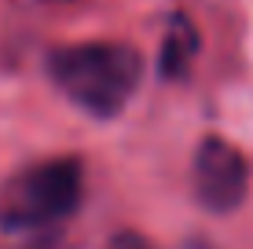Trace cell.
Segmentation results:
<instances>
[{
  "instance_id": "obj_1",
  "label": "cell",
  "mask_w": 253,
  "mask_h": 249,
  "mask_svg": "<svg viewBox=\"0 0 253 249\" xmlns=\"http://www.w3.org/2000/svg\"><path fill=\"white\" fill-rule=\"evenodd\" d=\"M51 77L81 110L114 117L125 110L143 77V55L118 40H88L51 51Z\"/></svg>"
},
{
  "instance_id": "obj_4",
  "label": "cell",
  "mask_w": 253,
  "mask_h": 249,
  "mask_svg": "<svg viewBox=\"0 0 253 249\" xmlns=\"http://www.w3.org/2000/svg\"><path fill=\"white\" fill-rule=\"evenodd\" d=\"M198 48V37L191 30L187 19H172V30L165 33V48H162V70L169 77H180L187 73V63Z\"/></svg>"
},
{
  "instance_id": "obj_3",
  "label": "cell",
  "mask_w": 253,
  "mask_h": 249,
  "mask_svg": "<svg viewBox=\"0 0 253 249\" xmlns=\"http://www.w3.org/2000/svg\"><path fill=\"white\" fill-rule=\"evenodd\" d=\"M250 187V165L239 147H231L220 136L202 140L195 154V194L209 213L239 209Z\"/></svg>"
},
{
  "instance_id": "obj_2",
  "label": "cell",
  "mask_w": 253,
  "mask_h": 249,
  "mask_svg": "<svg viewBox=\"0 0 253 249\" xmlns=\"http://www.w3.org/2000/svg\"><path fill=\"white\" fill-rule=\"evenodd\" d=\"M84 173L77 158L37 161L0 191V227L33 231L66 220L81 202Z\"/></svg>"
},
{
  "instance_id": "obj_6",
  "label": "cell",
  "mask_w": 253,
  "mask_h": 249,
  "mask_svg": "<svg viewBox=\"0 0 253 249\" xmlns=\"http://www.w3.org/2000/svg\"><path fill=\"white\" fill-rule=\"evenodd\" d=\"M51 4H66V0H51Z\"/></svg>"
},
{
  "instance_id": "obj_5",
  "label": "cell",
  "mask_w": 253,
  "mask_h": 249,
  "mask_svg": "<svg viewBox=\"0 0 253 249\" xmlns=\"http://www.w3.org/2000/svg\"><path fill=\"white\" fill-rule=\"evenodd\" d=\"M107 249H151V246H147V238L136 235V231H121V235H114L107 242Z\"/></svg>"
}]
</instances>
